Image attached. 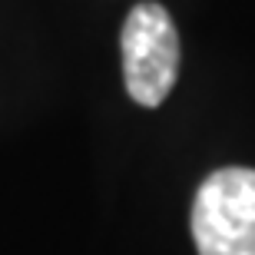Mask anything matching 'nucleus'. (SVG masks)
I'll return each mask as SVG.
<instances>
[{"mask_svg": "<svg viewBox=\"0 0 255 255\" xmlns=\"http://www.w3.org/2000/svg\"><path fill=\"white\" fill-rule=\"evenodd\" d=\"M192 239L199 255H255V169L209 172L192 199Z\"/></svg>", "mask_w": 255, "mask_h": 255, "instance_id": "obj_1", "label": "nucleus"}, {"mask_svg": "<svg viewBox=\"0 0 255 255\" xmlns=\"http://www.w3.org/2000/svg\"><path fill=\"white\" fill-rule=\"evenodd\" d=\"M123 80L139 106H159L179 76V30L159 3H136L123 23Z\"/></svg>", "mask_w": 255, "mask_h": 255, "instance_id": "obj_2", "label": "nucleus"}]
</instances>
